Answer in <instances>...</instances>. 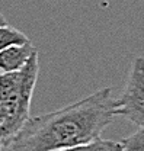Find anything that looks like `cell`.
Returning a JSON list of instances; mask_svg holds the SVG:
<instances>
[{
    "label": "cell",
    "instance_id": "6da1fadb",
    "mask_svg": "<svg viewBox=\"0 0 144 151\" xmlns=\"http://www.w3.org/2000/svg\"><path fill=\"white\" fill-rule=\"evenodd\" d=\"M111 93L103 87L58 111L29 116L1 151H53L101 138L115 118Z\"/></svg>",
    "mask_w": 144,
    "mask_h": 151
},
{
    "label": "cell",
    "instance_id": "7a4b0ae2",
    "mask_svg": "<svg viewBox=\"0 0 144 151\" xmlns=\"http://www.w3.org/2000/svg\"><path fill=\"white\" fill-rule=\"evenodd\" d=\"M38 71H39V64H38V51H36L22 67V80L18 90L13 94H10L6 100L0 102L6 108L4 121L0 125V150L9 142V139L22 128L25 121L31 116L29 109L35 90Z\"/></svg>",
    "mask_w": 144,
    "mask_h": 151
},
{
    "label": "cell",
    "instance_id": "3957f363",
    "mask_svg": "<svg viewBox=\"0 0 144 151\" xmlns=\"http://www.w3.org/2000/svg\"><path fill=\"white\" fill-rule=\"evenodd\" d=\"M114 115L144 127V57L134 58L122 94L114 100Z\"/></svg>",
    "mask_w": 144,
    "mask_h": 151
},
{
    "label": "cell",
    "instance_id": "277c9868",
    "mask_svg": "<svg viewBox=\"0 0 144 151\" xmlns=\"http://www.w3.org/2000/svg\"><path fill=\"white\" fill-rule=\"evenodd\" d=\"M36 47L32 45L31 41L25 42V44H19V45H10L4 50L0 51V71L6 73V71H16L20 70L31 55L36 52Z\"/></svg>",
    "mask_w": 144,
    "mask_h": 151
},
{
    "label": "cell",
    "instance_id": "5b68a950",
    "mask_svg": "<svg viewBox=\"0 0 144 151\" xmlns=\"http://www.w3.org/2000/svg\"><path fill=\"white\" fill-rule=\"evenodd\" d=\"M53 151H122V147H121V141L96 138V139L85 142V144H79V145H73V147Z\"/></svg>",
    "mask_w": 144,
    "mask_h": 151
},
{
    "label": "cell",
    "instance_id": "8992f818",
    "mask_svg": "<svg viewBox=\"0 0 144 151\" xmlns=\"http://www.w3.org/2000/svg\"><path fill=\"white\" fill-rule=\"evenodd\" d=\"M29 39L28 37L19 31L16 28L9 26L7 23L0 25V51L10 47V45H19V44H25Z\"/></svg>",
    "mask_w": 144,
    "mask_h": 151
},
{
    "label": "cell",
    "instance_id": "52a82bcc",
    "mask_svg": "<svg viewBox=\"0 0 144 151\" xmlns=\"http://www.w3.org/2000/svg\"><path fill=\"white\" fill-rule=\"evenodd\" d=\"M122 151H144V127H138V129L130 137L121 141Z\"/></svg>",
    "mask_w": 144,
    "mask_h": 151
},
{
    "label": "cell",
    "instance_id": "ba28073f",
    "mask_svg": "<svg viewBox=\"0 0 144 151\" xmlns=\"http://www.w3.org/2000/svg\"><path fill=\"white\" fill-rule=\"evenodd\" d=\"M4 116H6V108H4L3 103H0V125L4 121Z\"/></svg>",
    "mask_w": 144,
    "mask_h": 151
},
{
    "label": "cell",
    "instance_id": "9c48e42d",
    "mask_svg": "<svg viewBox=\"0 0 144 151\" xmlns=\"http://www.w3.org/2000/svg\"><path fill=\"white\" fill-rule=\"evenodd\" d=\"M4 23H7V22H6V19H4V16H3V15L0 13V25H4Z\"/></svg>",
    "mask_w": 144,
    "mask_h": 151
},
{
    "label": "cell",
    "instance_id": "30bf717a",
    "mask_svg": "<svg viewBox=\"0 0 144 151\" xmlns=\"http://www.w3.org/2000/svg\"><path fill=\"white\" fill-rule=\"evenodd\" d=\"M0 151H1V150H0Z\"/></svg>",
    "mask_w": 144,
    "mask_h": 151
}]
</instances>
